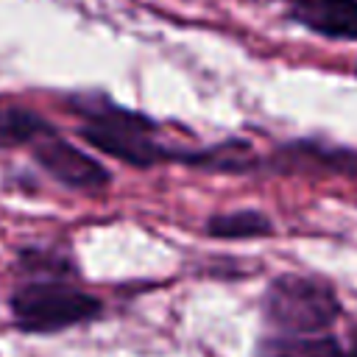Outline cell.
I'll use <instances>...</instances> for the list:
<instances>
[{
  "instance_id": "3957f363",
  "label": "cell",
  "mask_w": 357,
  "mask_h": 357,
  "mask_svg": "<svg viewBox=\"0 0 357 357\" xmlns=\"http://www.w3.org/2000/svg\"><path fill=\"white\" fill-rule=\"evenodd\" d=\"M8 307L17 329L33 335L61 332L86 324L103 312V304L95 296L67 282H28L14 290Z\"/></svg>"
},
{
  "instance_id": "52a82bcc",
  "label": "cell",
  "mask_w": 357,
  "mask_h": 357,
  "mask_svg": "<svg viewBox=\"0 0 357 357\" xmlns=\"http://www.w3.org/2000/svg\"><path fill=\"white\" fill-rule=\"evenodd\" d=\"M254 357H346L332 335H271L262 337Z\"/></svg>"
},
{
  "instance_id": "7a4b0ae2",
  "label": "cell",
  "mask_w": 357,
  "mask_h": 357,
  "mask_svg": "<svg viewBox=\"0 0 357 357\" xmlns=\"http://www.w3.org/2000/svg\"><path fill=\"white\" fill-rule=\"evenodd\" d=\"M340 315V298L326 279L284 273L262 293V318L279 335H324Z\"/></svg>"
},
{
  "instance_id": "277c9868",
  "label": "cell",
  "mask_w": 357,
  "mask_h": 357,
  "mask_svg": "<svg viewBox=\"0 0 357 357\" xmlns=\"http://www.w3.org/2000/svg\"><path fill=\"white\" fill-rule=\"evenodd\" d=\"M31 153L47 176H53L59 184H64L70 190L95 192V190H103L112 181V173L95 156H89L84 148L59 137L56 128L47 131L45 137H39L31 145Z\"/></svg>"
},
{
  "instance_id": "8fae6325",
  "label": "cell",
  "mask_w": 357,
  "mask_h": 357,
  "mask_svg": "<svg viewBox=\"0 0 357 357\" xmlns=\"http://www.w3.org/2000/svg\"><path fill=\"white\" fill-rule=\"evenodd\" d=\"M351 357H357V329L351 332Z\"/></svg>"
},
{
  "instance_id": "5b68a950",
  "label": "cell",
  "mask_w": 357,
  "mask_h": 357,
  "mask_svg": "<svg viewBox=\"0 0 357 357\" xmlns=\"http://www.w3.org/2000/svg\"><path fill=\"white\" fill-rule=\"evenodd\" d=\"M290 17L329 39H357V0H293Z\"/></svg>"
},
{
  "instance_id": "8992f818",
  "label": "cell",
  "mask_w": 357,
  "mask_h": 357,
  "mask_svg": "<svg viewBox=\"0 0 357 357\" xmlns=\"http://www.w3.org/2000/svg\"><path fill=\"white\" fill-rule=\"evenodd\" d=\"M273 167L276 170H290V167H318L329 173H343L357 178V151L349 148H335L324 142H310V139H296L282 145L273 153Z\"/></svg>"
},
{
  "instance_id": "6da1fadb",
  "label": "cell",
  "mask_w": 357,
  "mask_h": 357,
  "mask_svg": "<svg viewBox=\"0 0 357 357\" xmlns=\"http://www.w3.org/2000/svg\"><path fill=\"white\" fill-rule=\"evenodd\" d=\"M73 109L84 117L81 137L131 167H151L176 159V151L156 139V123L139 112L112 103L106 95H78Z\"/></svg>"
},
{
  "instance_id": "9c48e42d",
  "label": "cell",
  "mask_w": 357,
  "mask_h": 357,
  "mask_svg": "<svg viewBox=\"0 0 357 357\" xmlns=\"http://www.w3.org/2000/svg\"><path fill=\"white\" fill-rule=\"evenodd\" d=\"M271 231H273V223L257 209L220 212L206 220V234L218 240H248V237H265Z\"/></svg>"
},
{
  "instance_id": "30bf717a",
  "label": "cell",
  "mask_w": 357,
  "mask_h": 357,
  "mask_svg": "<svg viewBox=\"0 0 357 357\" xmlns=\"http://www.w3.org/2000/svg\"><path fill=\"white\" fill-rule=\"evenodd\" d=\"M20 271H25L33 282H64L67 276H75L78 268L73 265V259L56 248H22L17 257Z\"/></svg>"
},
{
  "instance_id": "ba28073f",
  "label": "cell",
  "mask_w": 357,
  "mask_h": 357,
  "mask_svg": "<svg viewBox=\"0 0 357 357\" xmlns=\"http://www.w3.org/2000/svg\"><path fill=\"white\" fill-rule=\"evenodd\" d=\"M47 131H53V126L42 114L22 106H0V148L33 145Z\"/></svg>"
}]
</instances>
